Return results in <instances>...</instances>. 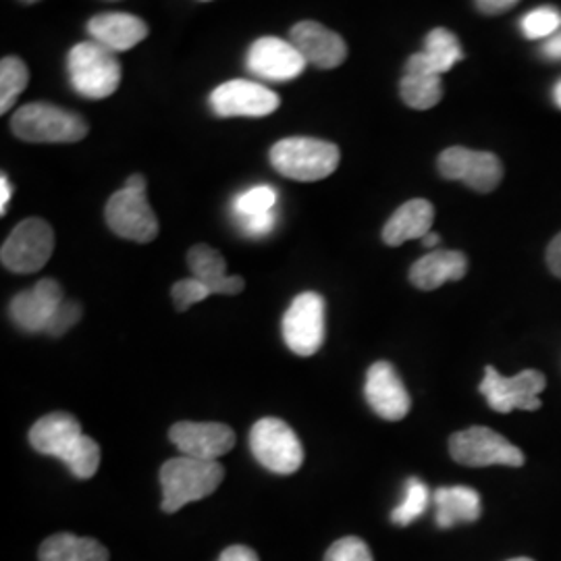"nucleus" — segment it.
Returning a JSON list of instances; mask_svg holds the SVG:
<instances>
[{"mask_svg":"<svg viewBox=\"0 0 561 561\" xmlns=\"http://www.w3.org/2000/svg\"><path fill=\"white\" fill-rule=\"evenodd\" d=\"M461 59H463V53H461L460 41L449 30L437 27L426 36L424 50L408 59L405 73L443 76Z\"/></svg>","mask_w":561,"mask_h":561,"instance_id":"nucleus-20","label":"nucleus"},{"mask_svg":"<svg viewBox=\"0 0 561 561\" xmlns=\"http://www.w3.org/2000/svg\"><path fill=\"white\" fill-rule=\"evenodd\" d=\"M364 396L368 405L382 421L398 422L408 416L412 400L401 382L400 375L393 364L375 362L366 373Z\"/></svg>","mask_w":561,"mask_h":561,"instance_id":"nucleus-15","label":"nucleus"},{"mask_svg":"<svg viewBox=\"0 0 561 561\" xmlns=\"http://www.w3.org/2000/svg\"><path fill=\"white\" fill-rule=\"evenodd\" d=\"M217 561H261L256 551H252L250 547H243V545H233V547H227L221 553V558Z\"/></svg>","mask_w":561,"mask_h":561,"instance_id":"nucleus-36","label":"nucleus"},{"mask_svg":"<svg viewBox=\"0 0 561 561\" xmlns=\"http://www.w3.org/2000/svg\"><path fill=\"white\" fill-rule=\"evenodd\" d=\"M437 524L451 528L458 522H477L481 518V495L470 486H442L435 493Z\"/></svg>","mask_w":561,"mask_h":561,"instance_id":"nucleus-24","label":"nucleus"},{"mask_svg":"<svg viewBox=\"0 0 561 561\" xmlns=\"http://www.w3.org/2000/svg\"><path fill=\"white\" fill-rule=\"evenodd\" d=\"M510 561H533V560H528V558H516V560H510Z\"/></svg>","mask_w":561,"mask_h":561,"instance_id":"nucleus-43","label":"nucleus"},{"mask_svg":"<svg viewBox=\"0 0 561 561\" xmlns=\"http://www.w3.org/2000/svg\"><path fill=\"white\" fill-rule=\"evenodd\" d=\"M187 266L192 271V277L202 280L213 294L238 296L245 287V280L241 277L227 275V262L221 252L206 243H198L187 252Z\"/></svg>","mask_w":561,"mask_h":561,"instance_id":"nucleus-21","label":"nucleus"},{"mask_svg":"<svg viewBox=\"0 0 561 561\" xmlns=\"http://www.w3.org/2000/svg\"><path fill=\"white\" fill-rule=\"evenodd\" d=\"M106 225L123 240L150 243L159 236V219L150 208L144 187H123L104 208Z\"/></svg>","mask_w":561,"mask_h":561,"instance_id":"nucleus-10","label":"nucleus"},{"mask_svg":"<svg viewBox=\"0 0 561 561\" xmlns=\"http://www.w3.org/2000/svg\"><path fill=\"white\" fill-rule=\"evenodd\" d=\"M340 148L317 138H285L271 148V164L287 180L321 181L340 167Z\"/></svg>","mask_w":561,"mask_h":561,"instance_id":"nucleus-5","label":"nucleus"},{"mask_svg":"<svg viewBox=\"0 0 561 561\" xmlns=\"http://www.w3.org/2000/svg\"><path fill=\"white\" fill-rule=\"evenodd\" d=\"M245 65L250 73L262 80L289 81L300 78L308 60L301 57L300 50L291 42L266 36L250 46Z\"/></svg>","mask_w":561,"mask_h":561,"instance_id":"nucleus-16","label":"nucleus"},{"mask_svg":"<svg viewBox=\"0 0 561 561\" xmlns=\"http://www.w3.org/2000/svg\"><path fill=\"white\" fill-rule=\"evenodd\" d=\"M254 458L275 474H294L300 470L304 449L294 428L280 419H262L250 431Z\"/></svg>","mask_w":561,"mask_h":561,"instance_id":"nucleus-7","label":"nucleus"},{"mask_svg":"<svg viewBox=\"0 0 561 561\" xmlns=\"http://www.w3.org/2000/svg\"><path fill=\"white\" fill-rule=\"evenodd\" d=\"M449 454L451 458L470 468H484V466H512L520 468L526 461L524 454L502 437L500 433L486 426H470L451 435L449 439Z\"/></svg>","mask_w":561,"mask_h":561,"instance_id":"nucleus-8","label":"nucleus"},{"mask_svg":"<svg viewBox=\"0 0 561 561\" xmlns=\"http://www.w3.org/2000/svg\"><path fill=\"white\" fill-rule=\"evenodd\" d=\"M11 196H13V187L9 183V178L2 175L0 178V215H7V206H9Z\"/></svg>","mask_w":561,"mask_h":561,"instance_id":"nucleus-39","label":"nucleus"},{"mask_svg":"<svg viewBox=\"0 0 561 561\" xmlns=\"http://www.w3.org/2000/svg\"><path fill=\"white\" fill-rule=\"evenodd\" d=\"M277 190L271 185H256L248 192L240 194L233 202V210L238 215V219H252V217H261L273 213V208L277 206Z\"/></svg>","mask_w":561,"mask_h":561,"instance_id":"nucleus-28","label":"nucleus"},{"mask_svg":"<svg viewBox=\"0 0 561 561\" xmlns=\"http://www.w3.org/2000/svg\"><path fill=\"white\" fill-rule=\"evenodd\" d=\"M210 296H213V291H210L202 280L194 279V277L178 280V283L171 287V298H173V304H175V308H178L180 312H185V310L192 308L194 304L206 300V298H210Z\"/></svg>","mask_w":561,"mask_h":561,"instance_id":"nucleus-31","label":"nucleus"},{"mask_svg":"<svg viewBox=\"0 0 561 561\" xmlns=\"http://www.w3.org/2000/svg\"><path fill=\"white\" fill-rule=\"evenodd\" d=\"M41 561H108V549L96 539L59 533L41 545Z\"/></svg>","mask_w":561,"mask_h":561,"instance_id":"nucleus-25","label":"nucleus"},{"mask_svg":"<svg viewBox=\"0 0 561 561\" xmlns=\"http://www.w3.org/2000/svg\"><path fill=\"white\" fill-rule=\"evenodd\" d=\"M55 250V231L42 219L21 221L0 250V262L4 268L18 275L38 273L50 261Z\"/></svg>","mask_w":561,"mask_h":561,"instance_id":"nucleus-6","label":"nucleus"},{"mask_svg":"<svg viewBox=\"0 0 561 561\" xmlns=\"http://www.w3.org/2000/svg\"><path fill=\"white\" fill-rule=\"evenodd\" d=\"M547 264H549L551 273L561 279V233L556 236L547 248Z\"/></svg>","mask_w":561,"mask_h":561,"instance_id":"nucleus-37","label":"nucleus"},{"mask_svg":"<svg viewBox=\"0 0 561 561\" xmlns=\"http://www.w3.org/2000/svg\"><path fill=\"white\" fill-rule=\"evenodd\" d=\"M225 479L219 461L196 458H173L161 468L162 510L167 514L180 512L183 505L206 500Z\"/></svg>","mask_w":561,"mask_h":561,"instance_id":"nucleus-2","label":"nucleus"},{"mask_svg":"<svg viewBox=\"0 0 561 561\" xmlns=\"http://www.w3.org/2000/svg\"><path fill=\"white\" fill-rule=\"evenodd\" d=\"M279 104V96L256 81H225L210 94V108L219 117H266Z\"/></svg>","mask_w":561,"mask_h":561,"instance_id":"nucleus-13","label":"nucleus"},{"mask_svg":"<svg viewBox=\"0 0 561 561\" xmlns=\"http://www.w3.org/2000/svg\"><path fill=\"white\" fill-rule=\"evenodd\" d=\"M401 101L414 111H428L443 99L442 76L405 73L400 81Z\"/></svg>","mask_w":561,"mask_h":561,"instance_id":"nucleus-26","label":"nucleus"},{"mask_svg":"<svg viewBox=\"0 0 561 561\" xmlns=\"http://www.w3.org/2000/svg\"><path fill=\"white\" fill-rule=\"evenodd\" d=\"M30 445L44 456L59 458L76 479H92L101 466V447L81 433V424L67 412L42 416L30 431Z\"/></svg>","mask_w":561,"mask_h":561,"instance_id":"nucleus-1","label":"nucleus"},{"mask_svg":"<svg viewBox=\"0 0 561 561\" xmlns=\"http://www.w3.org/2000/svg\"><path fill=\"white\" fill-rule=\"evenodd\" d=\"M428 505V486L419 479L405 482V497L403 502L391 512V522L398 526H408L416 518H421Z\"/></svg>","mask_w":561,"mask_h":561,"instance_id":"nucleus-30","label":"nucleus"},{"mask_svg":"<svg viewBox=\"0 0 561 561\" xmlns=\"http://www.w3.org/2000/svg\"><path fill=\"white\" fill-rule=\"evenodd\" d=\"M553 101L561 108V80L556 83V88H553Z\"/></svg>","mask_w":561,"mask_h":561,"instance_id":"nucleus-42","label":"nucleus"},{"mask_svg":"<svg viewBox=\"0 0 561 561\" xmlns=\"http://www.w3.org/2000/svg\"><path fill=\"white\" fill-rule=\"evenodd\" d=\"M169 437L183 456L196 460L217 461L236 445L233 428L221 422H178Z\"/></svg>","mask_w":561,"mask_h":561,"instance_id":"nucleus-14","label":"nucleus"},{"mask_svg":"<svg viewBox=\"0 0 561 561\" xmlns=\"http://www.w3.org/2000/svg\"><path fill=\"white\" fill-rule=\"evenodd\" d=\"M468 271L466 254L456 250H435L410 268V280L422 291H433L447 280H461Z\"/></svg>","mask_w":561,"mask_h":561,"instance_id":"nucleus-23","label":"nucleus"},{"mask_svg":"<svg viewBox=\"0 0 561 561\" xmlns=\"http://www.w3.org/2000/svg\"><path fill=\"white\" fill-rule=\"evenodd\" d=\"M518 2L516 0H479L477 9L484 15H502L510 9H514Z\"/></svg>","mask_w":561,"mask_h":561,"instance_id":"nucleus-35","label":"nucleus"},{"mask_svg":"<svg viewBox=\"0 0 561 561\" xmlns=\"http://www.w3.org/2000/svg\"><path fill=\"white\" fill-rule=\"evenodd\" d=\"M88 32L111 53H125L148 36V25L129 13H101L88 21Z\"/></svg>","mask_w":561,"mask_h":561,"instance_id":"nucleus-19","label":"nucleus"},{"mask_svg":"<svg viewBox=\"0 0 561 561\" xmlns=\"http://www.w3.org/2000/svg\"><path fill=\"white\" fill-rule=\"evenodd\" d=\"M439 240H442V238H439L435 231H431V233L422 240V245H424V248H435V245L439 243Z\"/></svg>","mask_w":561,"mask_h":561,"instance_id":"nucleus-41","label":"nucleus"},{"mask_svg":"<svg viewBox=\"0 0 561 561\" xmlns=\"http://www.w3.org/2000/svg\"><path fill=\"white\" fill-rule=\"evenodd\" d=\"M291 44L301 57L319 69H335L347 57V46L340 34L317 21H300L291 27Z\"/></svg>","mask_w":561,"mask_h":561,"instance_id":"nucleus-18","label":"nucleus"},{"mask_svg":"<svg viewBox=\"0 0 561 561\" xmlns=\"http://www.w3.org/2000/svg\"><path fill=\"white\" fill-rule=\"evenodd\" d=\"M13 134L32 144H73L88 136L90 127L78 113L65 111L48 102L21 106L11 119Z\"/></svg>","mask_w":561,"mask_h":561,"instance_id":"nucleus-3","label":"nucleus"},{"mask_svg":"<svg viewBox=\"0 0 561 561\" xmlns=\"http://www.w3.org/2000/svg\"><path fill=\"white\" fill-rule=\"evenodd\" d=\"M324 561H375L368 545L358 537H345L333 542L324 556Z\"/></svg>","mask_w":561,"mask_h":561,"instance_id":"nucleus-32","label":"nucleus"},{"mask_svg":"<svg viewBox=\"0 0 561 561\" xmlns=\"http://www.w3.org/2000/svg\"><path fill=\"white\" fill-rule=\"evenodd\" d=\"M283 340L301 358L314 356L324 341V300L314 291H304L283 317Z\"/></svg>","mask_w":561,"mask_h":561,"instance_id":"nucleus-11","label":"nucleus"},{"mask_svg":"<svg viewBox=\"0 0 561 561\" xmlns=\"http://www.w3.org/2000/svg\"><path fill=\"white\" fill-rule=\"evenodd\" d=\"M81 319V306L78 301H62L59 310L55 312L53 321L46 327V333L53 337L65 335L73 324H78Z\"/></svg>","mask_w":561,"mask_h":561,"instance_id":"nucleus-33","label":"nucleus"},{"mask_svg":"<svg viewBox=\"0 0 561 561\" xmlns=\"http://www.w3.org/2000/svg\"><path fill=\"white\" fill-rule=\"evenodd\" d=\"M545 385L547 379L539 370H522L516 377H503L493 366H486L479 391L489 408L500 414H510L512 410L535 412L541 408L539 396Z\"/></svg>","mask_w":561,"mask_h":561,"instance_id":"nucleus-9","label":"nucleus"},{"mask_svg":"<svg viewBox=\"0 0 561 561\" xmlns=\"http://www.w3.org/2000/svg\"><path fill=\"white\" fill-rule=\"evenodd\" d=\"M435 208L428 201L405 202L396 210V215L382 227V241L391 248H398L410 240H424L433 229Z\"/></svg>","mask_w":561,"mask_h":561,"instance_id":"nucleus-22","label":"nucleus"},{"mask_svg":"<svg viewBox=\"0 0 561 561\" xmlns=\"http://www.w3.org/2000/svg\"><path fill=\"white\" fill-rule=\"evenodd\" d=\"M62 301L65 300L59 283L55 279H42L32 289L21 291L11 300V317L27 333L46 331Z\"/></svg>","mask_w":561,"mask_h":561,"instance_id":"nucleus-17","label":"nucleus"},{"mask_svg":"<svg viewBox=\"0 0 561 561\" xmlns=\"http://www.w3.org/2000/svg\"><path fill=\"white\" fill-rule=\"evenodd\" d=\"M275 221H277V219H275V213H268V215H261V217L243 219V221H240V225L245 236H250V238H262V236H266V233L273 231Z\"/></svg>","mask_w":561,"mask_h":561,"instance_id":"nucleus-34","label":"nucleus"},{"mask_svg":"<svg viewBox=\"0 0 561 561\" xmlns=\"http://www.w3.org/2000/svg\"><path fill=\"white\" fill-rule=\"evenodd\" d=\"M520 27L528 41H549L561 32V13L553 7H537L522 18Z\"/></svg>","mask_w":561,"mask_h":561,"instance_id":"nucleus-29","label":"nucleus"},{"mask_svg":"<svg viewBox=\"0 0 561 561\" xmlns=\"http://www.w3.org/2000/svg\"><path fill=\"white\" fill-rule=\"evenodd\" d=\"M541 53L549 60H561V32L542 44Z\"/></svg>","mask_w":561,"mask_h":561,"instance_id":"nucleus-38","label":"nucleus"},{"mask_svg":"<svg viewBox=\"0 0 561 561\" xmlns=\"http://www.w3.org/2000/svg\"><path fill=\"white\" fill-rule=\"evenodd\" d=\"M437 167L445 180L461 181L479 194L493 192L503 180L502 161L495 154L461 146L443 150Z\"/></svg>","mask_w":561,"mask_h":561,"instance_id":"nucleus-12","label":"nucleus"},{"mask_svg":"<svg viewBox=\"0 0 561 561\" xmlns=\"http://www.w3.org/2000/svg\"><path fill=\"white\" fill-rule=\"evenodd\" d=\"M30 81V71L18 57L0 60V113H9Z\"/></svg>","mask_w":561,"mask_h":561,"instance_id":"nucleus-27","label":"nucleus"},{"mask_svg":"<svg viewBox=\"0 0 561 561\" xmlns=\"http://www.w3.org/2000/svg\"><path fill=\"white\" fill-rule=\"evenodd\" d=\"M125 185H127V187H144V190H146V180H144V175L136 173V175H131V178L127 180Z\"/></svg>","mask_w":561,"mask_h":561,"instance_id":"nucleus-40","label":"nucleus"},{"mask_svg":"<svg viewBox=\"0 0 561 561\" xmlns=\"http://www.w3.org/2000/svg\"><path fill=\"white\" fill-rule=\"evenodd\" d=\"M69 81L73 90L92 101L108 99L121 83V65L115 53L99 42H81L67 57Z\"/></svg>","mask_w":561,"mask_h":561,"instance_id":"nucleus-4","label":"nucleus"}]
</instances>
